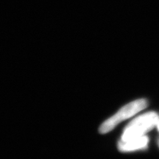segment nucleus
Listing matches in <instances>:
<instances>
[{
  "mask_svg": "<svg viewBox=\"0 0 159 159\" xmlns=\"http://www.w3.org/2000/svg\"><path fill=\"white\" fill-rule=\"evenodd\" d=\"M147 106H148V102L146 101V99H137V100L128 103L123 106L116 114L110 117L102 123L99 128V133L105 134L110 132L119 123L134 116L139 111L144 110V108H147Z\"/></svg>",
  "mask_w": 159,
  "mask_h": 159,
  "instance_id": "obj_1",
  "label": "nucleus"
},
{
  "mask_svg": "<svg viewBox=\"0 0 159 159\" xmlns=\"http://www.w3.org/2000/svg\"><path fill=\"white\" fill-rule=\"evenodd\" d=\"M158 120V116L154 112L147 113L139 116L126 127L121 141H127L145 136V134L150 130L155 125H157Z\"/></svg>",
  "mask_w": 159,
  "mask_h": 159,
  "instance_id": "obj_2",
  "label": "nucleus"
},
{
  "mask_svg": "<svg viewBox=\"0 0 159 159\" xmlns=\"http://www.w3.org/2000/svg\"><path fill=\"white\" fill-rule=\"evenodd\" d=\"M148 138L146 136L129 139L127 141L120 140L119 143V149L122 152H131V151L141 150L148 146Z\"/></svg>",
  "mask_w": 159,
  "mask_h": 159,
  "instance_id": "obj_3",
  "label": "nucleus"
},
{
  "mask_svg": "<svg viewBox=\"0 0 159 159\" xmlns=\"http://www.w3.org/2000/svg\"><path fill=\"white\" fill-rule=\"evenodd\" d=\"M157 126H158V130H159V120H158V124H157Z\"/></svg>",
  "mask_w": 159,
  "mask_h": 159,
  "instance_id": "obj_4",
  "label": "nucleus"
}]
</instances>
